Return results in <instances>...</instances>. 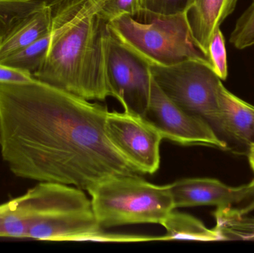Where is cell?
Here are the masks:
<instances>
[{"mask_svg": "<svg viewBox=\"0 0 254 253\" xmlns=\"http://www.w3.org/2000/svg\"><path fill=\"white\" fill-rule=\"evenodd\" d=\"M107 105L39 80L0 83V150L18 178L90 190L138 175L107 136Z\"/></svg>", "mask_w": 254, "mask_h": 253, "instance_id": "obj_1", "label": "cell"}, {"mask_svg": "<svg viewBox=\"0 0 254 253\" xmlns=\"http://www.w3.org/2000/svg\"><path fill=\"white\" fill-rule=\"evenodd\" d=\"M106 0H64L54 7L52 37L43 66L33 78L87 101L111 97L106 54L110 21Z\"/></svg>", "mask_w": 254, "mask_h": 253, "instance_id": "obj_2", "label": "cell"}, {"mask_svg": "<svg viewBox=\"0 0 254 253\" xmlns=\"http://www.w3.org/2000/svg\"><path fill=\"white\" fill-rule=\"evenodd\" d=\"M6 206L11 239L85 242L102 230L91 199L72 186L40 182Z\"/></svg>", "mask_w": 254, "mask_h": 253, "instance_id": "obj_3", "label": "cell"}, {"mask_svg": "<svg viewBox=\"0 0 254 253\" xmlns=\"http://www.w3.org/2000/svg\"><path fill=\"white\" fill-rule=\"evenodd\" d=\"M87 192L102 229L128 224H161L176 209L170 186L155 185L138 175L113 177Z\"/></svg>", "mask_w": 254, "mask_h": 253, "instance_id": "obj_4", "label": "cell"}, {"mask_svg": "<svg viewBox=\"0 0 254 253\" xmlns=\"http://www.w3.org/2000/svg\"><path fill=\"white\" fill-rule=\"evenodd\" d=\"M112 32L151 65L170 66L187 60L212 65L211 59L196 44L188 13L140 22L125 14L110 22Z\"/></svg>", "mask_w": 254, "mask_h": 253, "instance_id": "obj_5", "label": "cell"}, {"mask_svg": "<svg viewBox=\"0 0 254 253\" xmlns=\"http://www.w3.org/2000/svg\"><path fill=\"white\" fill-rule=\"evenodd\" d=\"M150 71L154 81L173 102L204 119L217 135L221 134L219 91L222 83L211 65L187 60L170 66L150 64Z\"/></svg>", "mask_w": 254, "mask_h": 253, "instance_id": "obj_6", "label": "cell"}, {"mask_svg": "<svg viewBox=\"0 0 254 253\" xmlns=\"http://www.w3.org/2000/svg\"><path fill=\"white\" fill-rule=\"evenodd\" d=\"M106 75L111 97L125 111L143 116L150 97V63L111 31L106 54Z\"/></svg>", "mask_w": 254, "mask_h": 253, "instance_id": "obj_7", "label": "cell"}, {"mask_svg": "<svg viewBox=\"0 0 254 253\" xmlns=\"http://www.w3.org/2000/svg\"><path fill=\"white\" fill-rule=\"evenodd\" d=\"M105 129L113 145L139 173L154 174L158 170L164 138L144 117L130 111H109Z\"/></svg>", "mask_w": 254, "mask_h": 253, "instance_id": "obj_8", "label": "cell"}, {"mask_svg": "<svg viewBox=\"0 0 254 253\" xmlns=\"http://www.w3.org/2000/svg\"><path fill=\"white\" fill-rule=\"evenodd\" d=\"M143 117L162 135L184 146L199 145L219 150H229L204 119L187 112L173 102L152 79L149 104Z\"/></svg>", "mask_w": 254, "mask_h": 253, "instance_id": "obj_9", "label": "cell"}, {"mask_svg": "<svg viewBox=\"0 0 254 253\" xmlns=\"http://www.w3.org/2000/svg\"><path fill=\"white\" fill-rule=\"evenodd\" d=\"M175 208L226 206L241 202L254 187V181L231 187L213 178H185L170 184Z\"/></svg>", "mask_w": 254, "mask_h": 253, "instance_id": "obj_10", "label": "cell"}, {"mask_svg": "<svg viewBox=\"0 0 254 253\" xmlns=\"http://www.w3.org/2000/svg\"><path fill=\"white\" fill-rule=\"evenodd\" d=\"M238 0H192L188 12L192 37L200 49L209 55V46L222 22L234 11Z\"/></svg>", "mask_w": 254, "mask_h": 253, "instance_id": "obj_11", "label": "cell"}, {"mask_svg": "<svg viewBox=\"0 0 254 253\" xmlns=\"http://www.w3.org/2000/svg\"><path fill=\"white\" fill-rule=\"evenodd\" d=\"M221 134L250 147L254 143V106L231 93L223 84L219 91Z\"/></svg>", "mask_w": 254, "mask_h": 253, "instance_id": "obj_12", "label": "cell"}, {"mask_svg": "<svg viewBox=\"0 0 254 253\" xmlns=\"http://www.w3.org/2000/svg\"><path fill=\"white\" fill-rule=\"evenodd\" d=\"M55 6L44 7L9 31L0 41V62L50 32Z\"/></svg>", "mask_w": 254, "mask_h": 253, "instance_id": "obj_13", "label": "cell"}, {"mask_svg": "<svg viewBox=\"0 0 254 253\" xmlns=\"http://www.w3.org/2000/svg\"><path fill=\"white\" fill-rule=\"evenodd\" d=\"M161 225L166 230V234L162 236V241H220L214 228H207L198 218L188 214L173 210Z\"/></svg>", "mask_w": 254, "mask_h": 253, "instance_id": "obj_14", "label": "cell"}, {"mask_svg": "<svg viewBox=\"0 0 254 253\" xmlns=\"http://www.w3.org/2000/svg\"><path fill=\"white\" fill-rule=\"evenodd\" d=\"M215 230L220 241H254V216L242 214L232 205L217 206Z\"/></svg>", "mask_w": 254, "mask_h": 253, "instance_id": "obj_15", "label": "cell"}, {"mask_svg": "<svg viewBox=\"0 0 254 253\" xmlns=\"http://www.w3.org/2000/svg\"><path fill=\"white\" fill-rule=\"evenodd\" d=\"M64 0H23L0 2V41L22 21L48 6H55Z\"/></svg>", "mask_w": 254, "mask_h": 253, "instance_id": "obj_16", "label": "cell"}, {"mask_svg": "<svg viewBox=\"0 0 254 253\" xmlns=\"http://www.w3.org/2000/svg\"><path fill=\"white\" fill-rule=\"evenodd\" d=\"M52 28L50 32L48 33L40 40L33 43L32 44L16 52L14 54L5 58L0 63L20 70L34 77V74L43 66L49 47L52 41Z\"/></svg>", "mask_w": 254, "mask_h": 253, "instance_id": "obj_17", "label": "cell"}, {"mask_svg": "<svg viewBox=\"0 0 254 253\" xmlns=\"http://www.w3.org/2000/svg\"><path fill=\"white\" fill-rule=\"evenodd\" d=\"M192 3V0H140L141 16L148 22L157 18L188 13Z\"/></svg>", "mask_w": 254, "mask_h": 253, "instance_id": "obj_18", "label": "cell"}, {"mask_svg": "<svg viewBox=\"0 0 254 253\" xmlns=\"http://www.w3.org/2000/svg\"><path fill=\"white\" fill-rule=\"evenodd\" d=\"M230 43L239 50L254 46V1L237 20Z\"/></svg>", "mask_w": 254, "mask_h": 253, "instance_id": "obj_19", "label": "cell"}, {"mask_svg": "<svg viewBox=\"0 0 254 253\" xmlns=\"http://www.w3.org/2000/svg\"><path fill=\"white\" fill-rule=\"evenodd\" d=\"M100 11L110 22L125 14L138 19L141 16V4L140 0H106Z\"/></svg>", "mask_w": 254, "mask_h": 253, "instance_id": "obj_20", "label": "cell"}, {"mask_svg": "<svg viewBox=\"0 0 254 253\" xmlns=\"http://www.w3.org/2000/svg\"><path fill=\"white\" fill-rule=\"evenodd\" d=\"M209 55L216 74L221 80H226L228 75L227 51L225 38L220 28L216 31L210 42Z\"/></svg>", "mask_w": 254, "mask_h": 253, "instance_id": "obj_21", "label": "cell"}, {"mask_svg": "<svg viewBox=\"0 0 254 253\" xmlns=\"http://www.w3.org/2000/svg\"><path fill=\"white\" fill-rule=\"evenodd\" d=\"M162 241V236H149L143 235L122 234V233H106L101 230L87 236L85 242H143Z\"/></svg>", "mask_w": 254, "mask_h": 253, "instance_id": "obj_22", "label": "cell"}, {"mask_svg": "<svg viewBox=\"0 0 254 253\" xmlns=\"http://www.w3.org/2000/svg\"><path fill=\"white\" fill-rule=\"evenodd\" d=\"M33 80L27 73L0 63V83H25Z\"/></svg>", "mask_w": 254, "mask_h": 253, "instance_id": "obj_23", "label": "cell"}, {"mask_svg": "<svg viewBox=\"0 0 254 253\" xmlns=\"http://www.w3.org/2000/svg\"><path fill=\"white\" fill-rule=\"evenodd\" d=\"M235 205L237 206L234 207L242 214H249L254 210V187L241 202Z\"/></svg>", "mask_w": 254, "mask_h": 253, "instance_id": "obj_24", "label": "cell"}, {"mask_svg": "<svg viewBox=\"0 0 254 253\" xmlns=\"http://www.w3.org/2000/svg\"><path fill=\"white\" fill-rule=\"evenodd\" d=\"M249 160L254 173V143L249 147Z\"/></svg>", "mask_w": 254, "mask_h": 253, "instance_id": "obj_25", "label": "cell"}, {"mask_svg": "<svg viewBox=\"0 0 254 253\" xmlns=\"http://www.w3.org/2000/svg\"><path fill=\"white\" fill-rule=\"evenodd\" d=\"M23 1V0H0V2H2V1Z\"/></svg>", "mask_w": 254, "mask_h": 253, "instance_id": "obj_26", "label": "cell"}]
</instances>
